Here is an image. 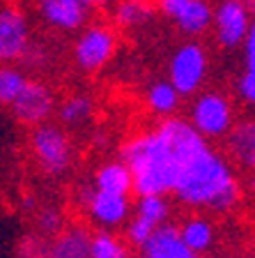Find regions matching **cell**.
Segmentation results:
<instances>
[{
	"instance_id": "6da1fadb",
	"label": "cell",
	"mask_w": 255,
	"mask_h": 258,
	"mask_svg": "<svg viewBox=\"0 0 255 258\" xmlns=\"http://www.w3.org/2000/svg\"><path fill=\"white\" fill-rule=\"evenodd\" d=\"M170 139L180 159V177L175 196L191 208H205L212 212H228L239 201V184L230 164L209 148L207 139L191 124V120L163 118Z\"/></svg>"
},
{
	"instance_id": "7a4b0ae2",
	"label": "cell",
	"mask_w": 255,
	"mask_h": 258,
	"mask_svg": "<svg viewBox=\"0 0 255 258\" xmlns=\"http://www.w3.org/2000/svg\"><path fill=\"white\" fill-rule=\"evenodd\" d=\"M122 161L133 173V191L138 196L147 194H173L180 177V159L168 129L156 124L143 134L129 139L122 148Z\"/></svg>"
},
{
	"instance_id": "3957f363",
	"label": "cell",
	"mask_w": 255,
	"mask_h": 258,
	"mask_svg": "<svg viewBox=\"0 0 255 258\" xmlns=\"http://www.w3.org/2000/svg\"><path fill=\"white\" fill-rule=\"evenodd\" d=\"M207 51L198 42H186L175 48V53L170 55L168 76L170 83L180 90L182 97L196 95L207 79Z\"/></svg>"
},
{
	"instance_id": "277c9868",
	"label": "cell",
	"mask_w": 255,
	"mask_h": 258,
	"mask_svg": "<svg viewBox=\"0 0 255 258\" xmlns=\"http://www.w3.org/2000/svg\"><path fill=\"white\" fill-rule=\"evenodd\" d=\"M234 113L232 102L223 92L207 90L193 99L191 104V124L200 132L205 139H221V136L230 134Z\"/></svg>"
},
{
	"instance_id": "5b68a950",
	"label": "cell",
	"mask_w": 255,
	"mask_h": 258,
	"mask_svg": "<svg viewBox=\"0 0 255 258\" xmlns=\"http://www.w3.org/2000/svg\"><path fill=\"white\" fill-rule=\"evenodd\" d=\"M253 12L244 0H218L214 7V37L218 46L234 51L244 46L253 26Z\"/></svg>"
},
{
	"instance_id": "8992f818",
	"label": "cell",
	"mask_w": 255,
	"mask_h": 258,
	"mask_svg": "<svg viewBox=\"0 0 255 258\" xmlns=\"http://www.w3.org/2000/svg\"><path fill=\"white\" fill-rule=\"evenodd\" d=\"M32 152L37 157L39 166L48 175H62L71 164V143L69 136L58 124H39L32 129L30 136Z\"/></svg>"
},
{
	"instance_id": "52a82bcc",
	"label": "cell",
	"mask_w": 255,
	"mask_h": 258,
	"mask_svg": "<svg viewBox=\"0 0 255 258\" xmlns=\"http://www.w3.org/2000/svg\"><path fill=\"white\" fill-rule=\"evenodd\" d=\"M159 12L180 32L200 37L214 26V7L209 0H156Z\"/></svg>"
},
{
	"instance_id": "ba28073f",
	"label": "cell",
	"mask_w": 255,
	"mask_h": 258,
	"mask_svg": "<svg viewBox=\"0 0 255 258\" xmlns=\"http://www.w3.org/2000/svg\"><path fill=\"white\" fill-rule=\"evenodd\" d=\"M117 48V37L108 26H90L74 44V60L83 72H97L111 62Z\"/></svg>"
},
{
	"instance_id": "9c48e42d",
	"label": "cell",
	"mask_w": 255,
	"mask_h": 258,
	"mask_svg": "<svg viewBox=\"0 0 255 258\" xmlns=\"http://www.w3.org/2000/svg\"><path fill=\"white\" fill-rule=\"evenodd\" d=\"M30 23L19 7L5 5L0 12V58L3 62L23 60L30 51Z\"/></svg>"
},
{
	"instance_id": "30bf717a",
	"label": "cell",
	"mask_w": 255,
	"mask_h": 258,
	"mask_svg": "<svg viewBox=\"0 0 255 258\" xmlns=\"http://www.w3.org/2000/svg\"><path fill=\"white\" fill-rule=\"evenodd\" d=\"M80 203H83V208L90 212V217L101 228H117V226H122L129 217V210H131L127 194H113L97 187L80 189Z\"/></svg>"
},
{
	"instance_id": "8fae6325",
	"label": "cell",
	"mask_w": 255,
	"mask_h": 258,
	"mask_svg": "<svg viewBox=\"0 0 255 258\" xmlns=\"http://www.w3.org/2000/svg\"><path fill=\"white\" fill-rule=\"evenodd\" d=\"M55 108L53 90L42 81H28L23 92L10 104V111L21 124L39 127L46 122V118Z\"/></svg>"
},
{
	"instance_id": "7c38bea8",
	"label": "cell",
	"mask_w": 255,
	"mask_h": 258,
	"mask_svg": "<svg viewBox=\"0 0 255 258\" xmlns=\"http://www.w3.org/2000/svg\"><path fill=\"white\" fill-rule=\"evenodd\" d=\"M37 7L44 23L62 32L78 30L90 19L88 0H37Z\"/></svg>"
},
{
	"instance_id": "4fadbf2b",
	"label": "cell",
	"mask_w": 255,
	"mask_h": 258,
	"mask_svg": "<svg viewBox=\"0 0 255 258\" xmlns=\"http://www.w3.org/2000/svg\"><path fill=\"white\" fill-rule=\"evenodd\" d=\"M140 251L147 253L149 258H200V253L193 251L184 242L180 228L168 221L156 226L154 235L149 237V242Z\"/></svg>"
},
{
	"instance_id": "5bb4252c",
	"label": "cell",
	"mask_w": 255,
	"mask_h": 258,
	"mask_svg": "<svg viewBox=\"0 0 255 258\" xmlns=\"http://www.w3.org/2000/svg\"><path fill=\"white\" fill-rule=\"evenodd\" d=\"M92 233L85 226H69L48 244V258H90Z\"/></svg>"
},
{
	"instance_id": "9a60e30c",
	"label": "cell",
	"mask_w": 255,
	"mask_h": 258,
	"mask_svg": "<svg viewBox=\"0 0 255 258\" xmlns=\"http://www.w3.org/2000/svg\"><path fill=\"white\" fill-rule=\"evenodd\" d=\"M159 10L152 0H117L113 5V23L124 30L143 28L149 21H154V14Z\"/></svg>"
},
{
	"instance_id": "2e32d148",
	"label": "cell",
	"mask_w": 255,
	"mask_h": 258,
	"mask_svg": "<svg viewBox=\"0 0 255 258\" xmlns=\"http://www.w3.org/2000/svg\"><path fill=\"white\" fill-rule=\"evenodd\" d=\"M228 148L241 166L255 171V120H241L230 129Z\"/></svg>"
},
{
	"instance_id": "e0dca14e",
	"label": "cell",
	"mask_w": 255,
	"mask_h": 258,
	"mask_svg": "<svg viewBox=\"0 0 255 258\" xmlns=\"http://www.w3.org/2000/svg\"><path fill=\"white\" fill-rule=\"evenodd\" d=\"M95 187L113 194H131L133 191V173L127 161H108L99 166L95 175Z\"/></svg>"
},
{
	"instance_id": "ac0fdd59",
	"label": "cell",
	"mask_w": 255,
	"mask_h": 258,
	"mask_svg": "<svg viewBox=\"0 0 255 258\" xmlns=\"http://www.w3.org/2000/svg\"><path fill=\"white\" fill-rule=\"evenodd\" d=\"M180 90H177L170 81H156L152 83L145 95V102H147L149 111L159 115V118H170L173 113L180 106Z\"/></svg>"
},
{
	"instance_id": "d6986e66",
	"label": "cell",
	"mask_w": 255,
	"mask_h": 258,
	"mask_svg": "<svg viewBox=\"0 0 255 258\" xmlns=\"http://www.w3.org/2000/svg\"><path fill=\"white\" fill-rule=\"evenodd\" d=\"M180 233H182V237H184L186 244H189L193 251H198V253L207 251V249L212 247V242H214L212 221L205 219V217H200V215L189 217V219L182 221Z\"/></svg>"
},
{
	"instance_id": "ffe728a7",
	"label": "cell",
	"mask_w": 255,
	"mask_h": 258,
	"mask_svg": "<svg viewBox=\"0 0 255 258\" xmlns=\"http://www.w3.org/2000/svg\"><path fill=\"white\" fill-rule=\"evenodd\" d=\"M241 48H244V70H241V76L237 81V90H239V97L246 104L255 106V19Z\"/></svg>"
},
{
	"instance_id": "44dd1931",
	"label": "cell",
	"mask_w": 255,
	"mask_h": 258,
	"mask_svg": "<svg viewBox=\"0 0 255 258\" xmlns=\"http://www.w3.org/2000/svg\"><path fill=\"white\" fill-rule=\"evenodd\" d=\"M92 113H95V104H92L90 97L74 95L60 104L58 118L64 127H80L92 118Z\"/></svg>"
},
{
	"instance_id": "7402d4cb",
	"label": "cell",
	"mask_w": 255,
	"mask_h": 258,
	"mask_svg": "<svg viewBox=\"0 0 255 258\" xmlns=\"http://www.w3.org/2000/svg\"><path fill=\"white\" fill-rule=\"evenodd\" d=\"M136 215H138L140 219L149 221L152 226H161V224L168 221L170 205H168V201H165L163 194H147V196H138Z\"/></svg>"
},
{
	"instance_id": "603a6c76",
	"label": "cell",
	"mask_w": 255,
	"mask_h": 258,
	"mask_svg": "<svg viewBox=\"0 0 255 258\" xmlns=\"http://www.w3.org/2000/svg\"><path fill=\"white\" fill-rule=\"evenodd\" d=\"M90 258H131L129 247L111 231L101 228L92 233V256Z\"/></svg>"
},
{
	"instance_id": "cb8c5ba5",
	"label": "cell",
	"mask_w": 255,
	"mask_h": 258,
	"mask_svg": "<svg viewBox=\"0 0 255 258\" xmlns=\"http://www.w3.org/2000/svg\"><path fill=\"white\" fill-rule=\"evenodd\" d=\"M28 76L23 74L19 67H12V64H5L3 72H0V102L10 106L16 97L23 92V88L28 86Z\"/></svg>"
},
{
	"instance_id": "d4e9b609",
	"label": "cell",
	"mask_w": 255,
	"mask_h": 258,
	"mask_svg": "<svg viewBox=\"0 0 255 258\" xmlns=\"http://www.w3.org/2000/svg\"><path fill=\"white\" fill-rule=\"evenodd\" d=\"M154 231H156V226H152L149 221L140 219V217L136 215L127 224V242H129V244H133V247L143 249L145 244L149 242V237L154 235Z\"/></svg>"
},
{
	"instance_id": "484cf974",
	"label": "cell",
	"mask_w": 255,
	"mask_h": 258,
	"mask_svg": "<svg viewBox=\"0 0 255 258\" xmlns=\"http://www.w3.org/2000/svg\"><path fill=\"white\" fill-rule=\"evenodd\" d=\"M37 226L44 235H58L62 233V215H60L55 208H44L37 215Z\"/></svg>"
},
{
	"instance_id": "4316f807",
	"label": "cell",
	"mask_w": 255,
	"mask_h": 258,
	"mask_svg": "<svg viewBox=\"0 0 255 258\" xmlns=\"http://www.w3.org/2000/svg\"><path fill=\"white\" fill-rule=\"evenodd\" d=\"M19 258H48V247H42V240H37V237L23 240L21 249H19Z\"/></svg>"
},
{
	"instance_id": "83f0119b",
	"label": "cell",
	"mask_w": 255,
	"mask_h": 258,
	"mask_svg": "<svg viewBox=\"0 0 255 258\" xmlns=\"http://www.w3.org/2000/svg\"><path fill=\"white\" fill-rule=\"evenodd\" d=\"M90 7H97V10H104V7H111L113 0H88Z\"/></svg>"
},
{
	"instance_id": "f1b7e54d",
	"label": "cell",
	"mask_w": 255,
	"mask_h": 258,
	"mask_svg": "<svg viewBox=\"0 0 255 258\" xmlns=\"http://www.w3.org/2000/svg\"><path fill=\"white\" fill-rule=\"evenodd\" d=\"M244 3L250 7V12H253V14H255V0H244Z\"/></svg>"
},
{
	"instance_id": "f546056e",
	"label": "cell",
	"mask_w": 255,
	"mask_h": 258,
	"mask_svg": "<svg viewBox=\"0 0 255 258\" xmlns=\"http://www.w3.org/2000/svg\"><path fill=\"white\" fill-rule=\"evenodd\" d=\"M136 258H149V256H147V253H140V256H136Z\"/></svg>"
}]
</instances>
